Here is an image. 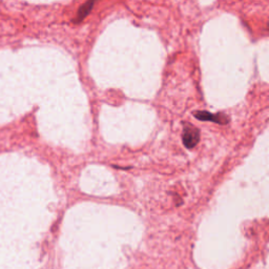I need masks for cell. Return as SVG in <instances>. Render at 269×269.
I'll return each mask as SVG.
<instances>
[{"label": "cell", "mask_w": 269, "mask_h": 269, "mask_svg": "<svg viewBox=\"0 0 269 269\" xmlns=\"http://www.w3.org/2000/svg\"><path fill=\"white\" fill-rule=\"evenodd\" d=\"M182 140L184 145L187 148H194L199 143L200 133L199 130L196 129L192 124H186L183 130Z\"/></svg>", "instance_id": "cell-1"}, {"label": "cell", "mask_w": 269, "mask_h": 269, "mask_svg": "<svg viewBox=\"0 0 269 269\" xmlns=\"http://www.w3.org/2000/svg\"><path fill=\"white\" fill-rule=\"evenodd\" d=\"M195 116L197 119H199L201 121H212L219 124H227L229 121L227 116L223 114L213 115L208 112H198V113H195Z\"/></svg>", "instance_id": "cell-2"}, {"label": "cell", "mask_w": 269, "mask_h": 269, "mask_svg": "<svg viewBox=\"0 0 269 269\" xmlns=\"http://www.w3.org/2000/svg\"><path fill=\"white\" fill-rule=\"evenodd\" d=\"M95 2L93 1H89V2H86L84 3L81 7L79 8V12H78V15H77V21H80V20H82L83 18L91 12L92 10V7L94 6Z\"/></svg>", "instance_id": "cell-3"}, {"label": "cell", "mask_w": 269, "mask_h": 269, "mask_svg": "<svg viewBox=\"0 0 269 269\" xmlns=\"http://www.w3.org/2000/svg\"><path fill=\"white\" fill-rule=\"evenodd\" d=\"M268 28H269V23H268Z\"/></svg>", "instance_id": "cell-4"}]
</instances>
